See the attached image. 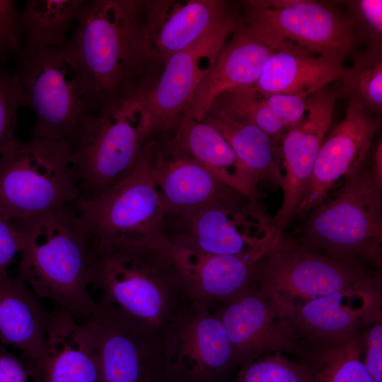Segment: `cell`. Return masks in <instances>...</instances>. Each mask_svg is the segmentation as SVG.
<instances>
[{"label": "cell", "mask_w": 382, "mask_h": 382, "mask_svg": "<svg viewBox=\"0 0 382 382\" xmlns=\"http://www.w3.org/2000/svg\"><path fill=\"white\" fill-rule=\"evenodd\" d=\"M364 332L342 342L306 349L299 361L306 369L308 382H374L361 357Z\"/></svg>", "instance_id": "f1b7e54d"}, {"label": "cell", "mask_w": 382, "mask_h": 382, "mask_svg": "<svg viewBox=\"0 0 382 382\" xmlns=\"http://www.w3.org/2000/svg\"><path fill=\"white\" fill-rule=\"evenodd\" d=\"M150 139L127 177L97 197L79 198L75 202L76 212L94 241L167 246L165 208L147 167Z\"/></svg>", "instance_id": "9c48e42d"}, {"label": "cell", "mask_w": 382, "mask_h": 382, "mask_svg": "<svg viewBox=\"0 0 382 382\" xmlns=\"http://www.w3.org/2000/svg\"><path fill=\"white\" fill-rule=\"evenodd\" d=\"M165 135L174 146L199 163L224 184L257 199L259 185L256 179L211 125L183 117L178 127Z\"/></svg>", "instance_id": "d4e9b609"}, {"label": "cell", "mask_w": 382, "mask_h": 382, "mask_svg": "<svg viewBox=\"0 0 382 382\" xmlns=\"http://www.w3.org/2000/svg\"><path fill=\"white\" fill-rule=\"evenodd\" d=\"M18 221L26 238L19 277L38 298L87 321L97 304L88 292L93 242L78 213L64 206Z\"/></svg>", "instance_id": "3957f363"}, {"label": "cell", "mask_w": 382, "mask_h": 382, "mask_svg": "<svg viewBox=\"0 0 382 382\" xmlns=\"http://www.w3.org/2000/svg\"><path fill=\"white\" fill-rule=\"evenodd\" d=\"M168 248L191 299L209 307L249 286L259 261L267 253L220 255L204 254L169 244Z\"/></svg>", "instance_id": "603a6c76"}, {"label": "cell", "mask_w": 382, "mask_h": 382, "mask_svg": "<svg viewBox=\"0 0 382 382\" xmlns=\"http://www.w3.org/2000/svg\"><path fill=\"white\" fill-rule=\"evenodd\" d=\"M348 14L357 37L368 48L382 50V1H346Z\"/></svg>", "instance_id": "836d02e7"}, {"label": "cell", "mask_w": 382, "mask_h": 382, "mask_svg": "<svg viewBox=\"0 0 382 382\" xmlns=\"http://www.w3.org/2000/svg\"><path fill=\"white\" fill-rule=\"evenodd\" d=\"M19 13L15 1L0 0V64L17 55L22 47Z\"/></svg>", "instance_id": "e575fe53"}, {"label": "cell", "mask_w": 382, "mask_h": 382, "mask_svg": "<svg viewBox=\"0 0 382 382\" xmlns=\"http://www.w3.org/2000/svg\"><path fill=\"white\" fill-rule=\"evenodd\" d=\"M372 170L376 180L382 184V142L380 141L374 154Z\"/></svg>", "instance_id": "ab89813d"}, {"label": "cell", "mask_w": 382, "mask_h": 382, "mask_svg": "<svg viewBox=\"0 0 382 382\" xmlns=\"http://www.w3.org/2000/svg\"><path fill=\"white\" fill-rule=\"evenodd\" d=\"M375 275L363 265L336 261L310 250L282 232L259 261L252 284L272 295L284 311Z\"/></svg>", "instance_id": "8fae6325"}, {"label": "cell", "mask_w": 382, "mask_h": 382, "mask_svg": "<svg viewBox=\"0 0 382 382\" xmlns=\"http://www.w3.org/2000/svg\"><path fill=\"white\" fill-rule=\"evenodd\" d=\"M28 364L33 382H103L91 323L59 306L50 313L40 357Z\"/></svg>", "instance_id": "ffe728a7"}, {"label": "cell", "mask_w": 382, "mask_h": 382, "mask_svg": "<svg viewBox=\"0 0 382 382\" xmlns=\"http://www.w3.org/2000/svg\"><path fill=\"white\" fill-rule=\"evenodd\" d=\"M337 96L336 91L327 86L308 96L306 118L289 129L281 140L282 199L273 217L280 231L296 215L306 195L318 154L331 124Z\"/></svg>", "instance_id": "e0dca14e"}, {"label": "cell", "mask_w": 382, "mask_h": 382, "mask_svg": "<svg viewBox=\"0 0 382 382\" xmlns=\"http://www.w3.org/2000/svg\"><path fill=\"white\" fill-rule=\"evenodd\" d=\"M72 151L66 141L12 142L0 155V213L23 221L76 202Z\"/></svg>", "instance_id": "8992f818"}, {"label": "cell", "mask_w": 382, "mask_h": 382, "mask_svg": "<svg viewBox=\"0 0 382 382\" xmlns=\"http://www.w3.org/2000/svg\"><path fill=\"white\" fill-rule=\"evenodd\" d=\"M242 4L243 21L274 51L335 54L345 59L356 42L352 21L329 2L285 0L276 7L262 6L255 0Z\"/></svg>", "instance_id": "30bf717a"}, {"label": "cell", "mask_w": 382, "mask_h": 382, "mask_svg": "<svg viewBox=\"0 0 382 382\" xmlns=\"http://www.w3.org/2000/svg\"><path fill=\"white\" fill-rule=\"evenodd\" d=\"M274 52L260 42L239 18L212 69L197 88L183 117L201 120L223 93L255 84Z\"/></svg>", "instance_id": "7402d4cb"}, {"label": "cell", "mask_w": 382, "mask_h": 382, "mask_svg": "<svg viewBox=\"0 0 382 382\" xmlns=\"http://www.w3.org/2000/svg\"><path fill=\"white\" fill-rule=\"evenodd\" d=\"M88 320L96 335L103 382H165L158 336L101 301Z\"/></svg>", "instance_id": "2e32d148"}, {"label": "cell", "mask_w": 382, "mask_h": 382, "mask_svg": "<svg viewBox=\"0 0 382 382\" xmlns=\"http://www.w3.org/2000/svg\"><path fill=\"white\" fill-rule=\"evenodd\" d=\"M87 0H28L19 22L28 47H62Z\"/></svg>", "instance_id": "83f0119b"}, {"label": "cell", "mask_w": 382, "mask_h": 382, "mask_svg": "<svg viewBox=\"0 0 382 382\" xmlns=\"http://www.w3.org/2000/svg\"><path fill=\"white\" fill-rule=\"evenodd\" d=\"M25 243L23 231L12 219L0 213V276L8 274V268L21 254Z\"/></svg>", "instance_id": "d590c367"}, {"label": "cell", "mask_w": 382, "mask_h": 382, "mask_svg": "<svg viewBox=\"0 0 382 382\" xmlns=\"http://www.w3.org/2000/svg\"><path fill=\"white\" fill-rule=\"evenodd\" d=\"M30 378L28 362L0 343V382H28Z\"/></svg>", "instance_id": "f35d334b"}, {"label": "cell", "mask_w": 382, "mask_h": 382, "mask_svg": "<svg viewBox=\"0 0 382 382\" xmlns=\"http://www.w3.org/2000/svg\"><path fill=\"white\" fill-rule=\"evenodd\" d=\"M265 97L270 109L286 131L303 120L307 98L286 94H274Z\"/></svg>", "instance_id": "8d00e7d4"}, {"label": "cell", "mask_w": 382, "mask_h": 382, "mask_svg": "<svg viewBox=\"0 0 382 382\" xmlns=\"http://www.w3.org/2000/svg\"><path fill=\"white\" fill-rule=\"evenodd\" d=\"M165 382H229L238 370L226 331L209 305L192 301L162 339Z\"/></svg>", "instance_id": "7c38bea8"}, {"label": "cell", "mask_w": 382, "mask_h": 382, "mask_svg": "<svg viewBox=\"0 0 382 382\" xmlns=\"http://www.w3.org/2000/svg\"><path fill=\"white\" fill-rule=\"evenodd\" d=\"M152 134L147 160L149 175L165 214L192 209L221 196L230 187L163 134Z\"/></svg>", "instance_id": "44dd1931"}, {"label": "cell", "mask_w": 382, "mask_h": 382, "mask_svg": "<svg viewBox=\"0 0 382 382\" xmlns=\"http://www.w3.org/2000/svg\"><path fill=\"white\" fill-rule=\"evenodd\" d=\"M382 184L364 165L313 209L299 242L334 260L382 263Z\"/></svg>", "instance_id": "5b68a950"}, {"label": "cell", "mask_w": 382, "mask_h": 382, "mask_svg": "<svg viewBox=\"0 0 382 382\" xmlns=\"http://www.w3.org/2000/svg\"><path fill=\"white\" fill-rule=\"evenodd\" d=\"M282 232L257 199L233 188L206 204L164 217L168 244L209 255L265 253Z\"/></svg>", "instance_id": "52a82bcc"}, {"label": "cell", "mask_w": 382, "mask_h": 382, "mask_svg": "<svg viewBox=\"0 0 382 382\" xmlns=\"http://www.w3.org/2000/svg\"><path fill=\"white\" fill-rule=\"evenodd\" d=\"M229 382H308L300 361L283 354H266L241 366Z\"/></svg>", "instance_id": "1f68e13d"}, {"label": "cell", "mask_w": 382, "mask_h": 382, "mask_svg": "<svg viewBox=\"0 0 382 382\" xmlns=\"http://www.w3.org/2000/svg\"><path fill=\"white\" fill-rule=\"evenodd\" d=\"M238 20L236 14L173 54L163 64L161 74L149 78L134 95L147 112L154 134H169L178 127L197 88L212 69Z\"/></svg>", "instance_id": "4fadbf2b"}, {"label": "cell", "mask_w": 382, "mask_h": 382, "mask_svg": "<svg viewBox=\"0 0 382 382\" xmlns=\"http://www.w3.org/2000/svg\"><path fill=\"white\" fill-rule=\"evenodd\" d=\"M152 134L149 116L134 96L90 116L72 151L80 198L97 197L127 177Z\"/></svg>", "instance_id": "ba28073f"}, {"label": "cell", "mask_w": 382, "mask_h": 382, "mask_svg": "<svg viewBox=\"0 0 382 382\" xmlns=\"http://www.w3.org/2000/svg\"><path fill=\"white\" fill-rule=\"evenodd\" d=\"M144 11L148 47L161 64L237 14L222 0L144 1Z\"/></svg>", "instance_id": "d6986e66"}, {"label": "cell", "mask_w": 382, "mask_h": 382, "mask_svg": "<svg viewBox=\"0 0 382 382\" xmlns=\"http://www.w3.org/2000/svg\"><path fill=\"white\" fill-rule=\"evenodd\" d=\"M18 73L35 115L33 139L79 140L85 121L98 114L92 79L74 45L21 47Z\"/></svg>", "instance_id": "277c9868"}, {"label": "cell", "mask_w": 382, "mask_h": 382, "mask_svg": "<svg viewBox=\"0 0 382 382\" xmlns=\"http://www.w3.org/2000/svg\"><path fill=\"white\" fill-rule=\"evenodd\" d=\"M27 285L21 277L0 276V343L33 363L42 353L50 313Z\"/></svg>", "instance_id": "cb8c5ba5"}, {"label": "cell", "mask_w": 382, "mask_h": 382, "mask_svg": "<svg viewBox=\"0 0 382 382\" xmlns=\"http://www.w3.org/2000/svg\"><path fill=\"white\" fill-rule=\"evenodd\" d=\"M201 120L222 135L258 185L268 183L281 186L280 158L277 144L270 136L249 122L214 105Z\"/></svg>", "instance_id": "4316f807"}, {"label": "cell", "mask_w": 382, "mask_h": 382, "mask_svg": "<svg viewBox=\"0 0 382 382\" xmlns=\"http://www.w3.org/2000/svg\"><path fill=\"white\" fill-rule=\"evenodd\" d=\"M212 105L231 112L255 125L276 144L281 142L286 132L282 123L267 105L265 97L256 90L254 85L227 91L221 94Z\"/></svg>", "instance_id": "4dcf8cb0"}, {"label": "cell", "mask_w": 382, "mask_h": 382, "mask_svg": "<svg viewBox=\"0 0 382 382\" xmlns=\"http://www.w3.org/2000/svg\"><path fill=\"white\" fill-rule=\"evenodd\" d=\"M282 312L306 349L348 340L382 320L381 275Z\"/></svg>", "instance_id": "9a60e30c"}, {"label": "cell", "mask_w": 382, "mask_h": 382, "mask_svg": "<svg viewBox=\"0 0 382 382\" xmlns=\"http://www.w3.org/2000/svg\"><path fill=\"white\" fill-rule=\"evenodd\" d=\"M210 308L224 325L238 369L266 354L300 359L306 350L272 296L253 284Z\"/></svg>", "instance_id": "5bb4252c"}, {"label": "cell", "mask_w": 382, "mask_h": 382, "mask_svg": "<svg viewBox=\"0 0 382 382\" xmlns=\"http://www.w3.org/2000/svg\"><path fill=\"white\" fill-rule=\"evenodd\" d=\"M25 106L27 97L18 73L0 64V155L16 139L18 112Z\"/></svg>", "instance_id": "d6a6232c"}, {"label": "cell", "mask_w": 382, "mask_h": 382, "mask_svg": "<svg viewBox=\"0 0 382 382\" xmlns=\"http://www.w3.org/2000/svg\"><path fill=\"white\" fill-rule=\"evenodd\" d=\"M337 95L354 100L368 111L382 112V50L366 49L357 54L352 66L343 68Z\"/></svg>", "instance_id": "f546056e"}, {"label": "cell", "mask_w": 382, "mask_h": 382, "mask_svg": "<svg viewBox=\"0 0 382 382\" xmlns=\"http://www.w3.org/2000/svg\"><path fill=\"white\" fill-rule=\"evenodd\" d=\"M343 58L335 54H313L275 51L267 59L255 84L264 96L286 94L307 98L340 79Z\"/></svg>", "instance_id": "484cf974"}, {"label": "cell", "mask_w": 382, "mask_h": 382, "mask_svg": "<svg viewBox=\"0 0 382 382\" xmlns=\"http://www.w3.org/2000/svg\"><path fill=\"white\" fill-rule=\"evenodd\" d=\"M144 19L139 0H87L78 13L70 40L92 79L98 113L133 96L151 77L156 63Z\"/></svg>", "instance_id": "6da1fadb"}, {"label": "cell", "mask_w": 382, "mask_h": 382, "mask_svg": "<svg viewBox=\"0 0 382 382\" xmlns=\"http://www.w3.org/2000/svg\"><path fill=\"white\" fill-rule=\"evenodd\" d=\"M92 242L90 284L101 291L100 301L162 340L193 301L168 245Z\"/></svg>", "instance_id": "7a4b0ae2"}, {"label": "cell", "mask_w": 382, "mask_h": 382, "mask_svg": "<svg viewBox=\"0 0 382 382\" xmlns=\"http://www.w3.org/2000/svg\"><path fill=\"white\" fill-rule=\"evenodd\" d=\"M364 366L374 382H382V320L364 332Z\"/></svg>", "instance_id": "74e56055"}, {"label": "cell", "mask_w": 382, "mask_h": 382, "mask_svg": "<svg viewBox=\"0 0 382 382\" xmlns=\"http://www.w3.org/2000/svg\"><path fill=\"white\" fill-rule=\"evenodd\" d=\"M381 127L378 116L349 100L345 117L325 136L318 154L306 195L296 215H303L320 203L341 180L365 163Z\"/></svg>", "instance_id": "ac0fdd59"}]
</instances>
